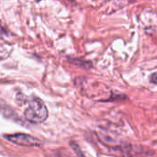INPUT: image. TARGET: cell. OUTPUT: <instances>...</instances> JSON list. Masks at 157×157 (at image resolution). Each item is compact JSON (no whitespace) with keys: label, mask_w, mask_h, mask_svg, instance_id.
I'll use <instances>...</instances> for the list:
<instances>
[{"label":"cell","mask_w":157,"mask_h":157,"mask_svg":"<svg viewBox=\"0 0 157 157\" xmlns=\"http://www.w3.org/2000/svg\"><path fill=\"white\" fill-rule=\"evenodd\" d=\"M24 117L31 123H41L48 118V109L40 98H34L29 100V105L25 109Z\"/></svg>","instance_id":"cell-1"},{"label":"cell","mask_w":157,"mask_h":157,"mask_svg":"<svg viewBox=\"0 0 157 157\" xmlns=\"http://www.w3.org/2000/svg\"><path fill=\"white\" fill-rule=\"evenodd\" d=\"M5 138L9 142L19 145V146H27V147H37L41 144V142L32 135L25 134V133H16L11 135H6Z\"/></svg>","instance_id":"cell-2"},{"label":"cell","mask_w":157,"mask_h":157,"mask_svg":"<svg viewBox=\"0 0 157 157\" xmlns=\"http://www.w3.org/2000/svg\"><path fill=\"white\" fill-rule=\"evenodd\" d=\"M128 98L125 95L122 94H112V96L109 98V99H108L107 101H121V100H126Z\"/></svg>","instance_id":"cell-3"},{"label":"cell","mask_w":157,"mask_h":157,"mask_svg":"<svg viewBox=\"0 0 157 157\" xmlns=\"http://www.w3.org/2000/svg\"><path fill=\"white\" fill-rule=\"evenodd\" d=\"M8 55H9V52L7 51L6 46L0 43V59H5Z\"/></svg>","instance_id":"cell-4"},{"label":"cell","mask_w":157,"mask_h":157,"mask_svg":"<svg viewBox=\"0 0 157 157\" xmlns=\"http://www.w3.org/2000/svg\"><path fill=\"white\" fill-rule=\"evenodd\" d=\"M150 82L153 84H157V73H154L150 76Z\"/></svg>","instance_id":"cell-5"}]
</instances>
